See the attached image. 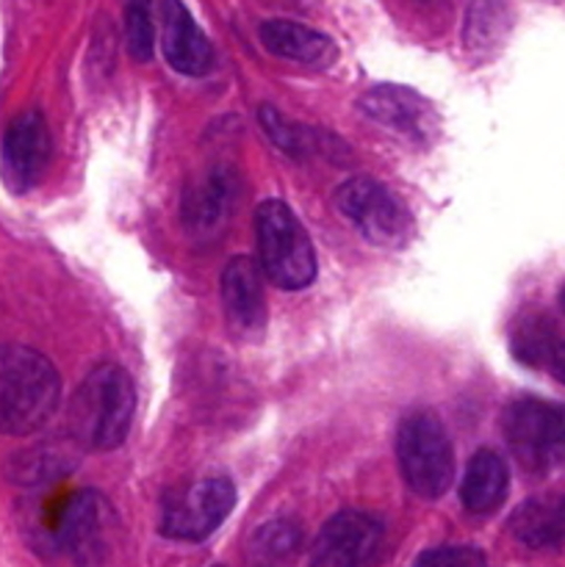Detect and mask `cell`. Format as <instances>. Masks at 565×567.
<instances>
[{
    "mask_svg": "<svg viewBox=\"0 0 565 567\" xmlns=\"http://www.w3.org/2000/svg\"><path fill=\"white\" fill-rule=\"evenodd\" d=\"M136 413V388L116 363H103L86 374L66 408V430L86 452L122 446Z\"/></svg>",
    "mask_w": 565,
    "mask_h": 567,
    "instance_id": "1",
    "label": "cell"
},
{
    "mask_svg": "<svg viewBox=\"0 0 565 567\" xmlns=\"http://www.w3.org/2000/svg\"><path fill=\"white\" fill-rule=\"evenodd\" d=\"M61 377L42 352L31 347H0V432L33 435L55 415Z\"/></svg>",
    "mask_w": 565,
    "mask_h": 567,
    "instance_id": "2",
    "label": "cell"
},
{
    "mask_svg": "<svg viewBox=\"0 0 565 567\" xmlns=\"http://www.w3.org/2000/svg\"><path fill=\"white\" fill-rule=\"evenodd\" d=\"M255 241L260 271L286 291H302L316 280V252L294 210L280 199H266L255 210Z\"/></svg>",
    "mask_w": 565,
    "mask_h": 567,
    "instance_id": "3",
    "label": "cell"
},
{
    "mask_svg": "<svg viewBox=\"0 0 565 567\" xmlns=\"http://www.w3.org/2000/svg\"><path fill=\"white\" fill-rule=\"evenodd\" d=\"M397 460L415 496L435 502L454 485V449L443 421L430 410L404 415L397 430Z\"/></svg>",
    "mask_w": 565,
    "mask_h": 567,
    "instance_id": "4",
    "label": "cell"
},
{
    "mask_svg": "<svg viewBox=\"0 0 565 567\" xmlns=\"http://www.w3.org/2000/svg\"><path fill=\"white\" fill-rule=\"evenodd\" d=\"M336 205L355 230L374 247L399 249L413 238L415 221L408 205L371 177H352L336 192Z\"/></svg>",
    "mask_w": 565,
    "mask_h": 567,
    "instance_id": "5",
    "label": "cell"
},
{
    "mask_svg": "<svg viewBox=\"0 0 565 567\" xmlns=\"http://www.w3.org/2000/svg\"><path fill=\"white\" fill-rule=\"evenodd\" d=\"M504 437L530 471H565V408L521 399L504 410Z\"/></svg>",
    "mask_w": 565,
    "mask_h": 567,
    "instance_id": "6",
    "label": "cell"
},
{
    "mask_svg": "<svg viewBox=\"0 0 565 567\" xmlns=\"http://www.w3.org/2000/svg\"><path fill=\"white\" fill-rule=\"evenodd\" d=\"M236 507V487L227 476H208L172 491L161 504V535L199 543L214 535Z\"/></svg>",
    "mask_w": 565,
    "mask_h": 567,
    "instance_id": "7",
    "label": "cell"
},
{
    "mask_svg": "<svg viewBox=\"0 0 565 567\" xmlns=\"http://www.w3.org/2000/svg\"><path fill=\"white\" fill-rule=\"evenodd\" d=\"M53 138L42 111L28 109L14 116L0 147V175L11 194H28L48 172Z\"/></svg>",
    "mask_w": 565,
    "mask_h": 567,
    "instance_id": "8",
    "label": "cell"
},
{
    "mask_svg": "<svg viewBox=\"0 0 565 567\" xmlns=\"http://www.w3.org/2000/svg\"><path fill=\"white\" fill-rule=\"evenodd\" d=\"M111 509L103 496L81 491L66 496L59 524V551H66L78 567H100L109 548Z\"/></svg>",
    "mask_w": 565,
    "mask_h": 567,
    "instance_id": "9",
    "label": "cell"
},
{
    "mask_svg": "<svg viewBox=\"0 0 565 567\" xmlns=\"http://www.w3.org/2000/svg\"><path fill=\"white\" fill-rule=\"evenodd\" d=\"M380 520L358 509H347L332 515L319 532L308 567H366L380 548Z\"/></svg>",
    "mask_w": 565,
    "mask_h": 567,
    "instance_id": "10",
    "label": "cell"
},
{
    "mask_svg": "<svg viewBox=\"0 0 565 567\" xmlns=\"http://www.w3.org/2000/svg\"><path fill=\"white\" fill-rule=\"evenodd\" d=\"M358 105L360 114L413 144L432 142L438 133L435 109L413 89L382 83V86L369 89Z\"/></svg>",
    "mask_w": 565,
    "mask_h": 567,
    "instance_id": "11",
    "label": "cell"
},
{
    "mask_svg": "<svg viewBox=\"0 0 565 567\" xmlns=\"http://www.w3.org/2000/svg\"><path fill=\"white\" fill-rule=\"evenodd\" d=\"M222 305L233 336L258 341L266 330L264 271L255 260L233 258L222 271Z\"/></svg>",
    "mask_w": 565,
    "mask_h": 567,
    "instance_id": "12",
    "label": "cell"
},
{
    "mask_svg": "<svg viewBox=\"0 0 565 567\" xmlns=\"http://www.w3.org/2000/svg\"><path fill=\"white\" fill-rule=\"evenodd\" d=\"M161 48L172 70L181 75L199 78L214 70V48L183 0L161 3Z\"/></svg>",
    "mask_w": 565,
    "mask_h": 567,
    "instance_id": "13",
    "label": "cell"
},
{
    "mask_svg": "<svg viewBox=\"0 0 565 567\" xmlns=\"http://www.w3.org/2000/svg\"><path fill=\"white\" fill-rule=\"evenodd\" d=\"M233 199H236V181L230 172L214 169L199 181H192L183 194V225L188 236L199 241L214 238L230 219Z\"/></svg>",
    "mask_w": 565,
    "mask_h": 567,
    "instance_id": "14",
    "label": "cell"
},
{
    "mask_svg": "<svg viewBox=\"0 0 565 567\" xmlns=\"http://www.w3.org/2000/svg\"><path fill=\"white\" fill-rule=\"evenodd\" d=\"M510 535L532 551H548L565 543V496H532L510 515Z\"/></svg>",
    "mask_w": 565,
    "mask_h": 567,
    "instance_id": "15",
    "label": "cell"
},
{
    "mask_svg": "<svg viewBox=\"0 0 565 567\" xmlns=\"http://www.w3.org/2000/svg\"><path fill=\"white\" fill-rule=\"evenodd\" d=\"M510 493L507 463L491 449H482L465 465L463 482H460V498L463 507L474 515L496 513Z\"/></svg>",
    "mask_w": 565,
    "mask_h": 567,
    "instance_id": "16",
    "label": "cell"
},
{
    "mask_svg": "<svg viewBox=\"0 0 565 567\" xmlns=\"http://www.w3.org/2000/svg\"><path fill=\"white\" fill-rule=\"evenodd\" d=\"M260 42L280 59L297 61V64L305 66H330L332 59H336V44H332L330 37L291 20L264 22L260 25Z\"/></svg>",
    "mask_w": 565,
    "mask_h": 567,
    "instance_id": "17",
    "label": "cell"
},
{
    "mask_svg": "<svg viewBox=\"0 0 565 567\" xmlns=\"http://www.w3.org/2000/svg\"><path fill=\"white\" fill-rule=\"evenodd\" d=\"M258 120L264 125L266 136L288 155H297V158H308V155H330V142L338 138L325 136V133L314 131V127H305L299 122L282 116L275 105H264L258 111Z\"/></svg>",
    "mask_w": 565,
    "mask_h": 567,
    "instance_id": "18",
    "label": "cell"
},
{
    "mask_svg": "<svg viewBox=\"0 0 565 567\" xmlns=\"http://www.w3.org/2000/svg\"><path fill=\"white\" fill-rule=\"evenodd\" d=\"M510 347L513 354L526 365H546L548 360H554V332L552 321L541 313H524L513 324L510 332Z\"/></svg>",
    "mask_w": 565,
    "mask_h": 567,
    "instance_id": "19",
    "label": "cell"
},
{
    "mask_svg": "<svg viewBox=\"0 0 565 567\" xmlns=\"http://www.w3.org/2000/svg\"><path fill=\"white\" fill-rule=\"evenodd\" d=\"M504 3L502 0H471L469 14H465L463 42L474 53L496 48L504 37Z\"/></svg>",
    "mask_w": 565,
    "mask_h": 567,
    "instance_id": "20",
    "label": "cell"
},
{
    "mask_svg": "<svg viewBox=\"0 0 565 567\" xmlns=\"http://www.w3.org/2000/svg\"><path fill=\"white\" fill-rule=\"evenodd\" d=\"M70 471V465L64 463V457L50 449H31V452H22L11 460L9 476L20 485L37 487V485H50L59 476H64Z\"/></svg>",
    "mask_w": 565,
    "mask_h": 567,
    "instance_id": "21",
    "label": "cell"
},
{
    "mask_svg": "<svg viewBox=\"0 0 565 567\" xmlns=\"http://www.w3.org/2000/svg\"><path fill=\"white\" fill-rule=\"evenodd\" d=\"M125 42L136 61L153 59V0H127L125 3Z\"/></svg>",
    "mask_w": 565,
    "mask_h": 567,
    "instance_id": "22",
    "label": "cell"
},
{
    "mask_svg": "<svg viewBox=\"0 0 565 567\" xmlns=\"http://www.w3.org/2000/svg\"><path fill=\"white\" fill-rule=\"evenodd\" d=\"M302 543V529L294 520H269L253 535V554L260 559L291 557Z\"/></svg>",
    "mask_w": 565,
    "mask_h": 567,
    "instance_id": "23",
    "label": "cell"
},
{
    "mask_svg": "<svg viewBox=\"0 0 565 567\" xmlns=\"http://www.w3.org/2000/svg\"><path fill=\"white\" fill-rule=\"evenodd\" d=\"M413 567H487V559L474 546H441L421 554Z\"/></svg>",
    "mask_w": 565,
    "mask_h": 567,
    "instance_id": "24",
    "label": "cell"
},
{
    "mask_svg": "<svg viewBox=\"0 0 565 567\" xmlns=\"http://www.w3.org/2000/svg\"><path fill=\"white\" fill-rule=\"evenodd\" d=\"M552 365H554V374H557V380L565 385V343H563V347H557Z\"/></svg>",
    "mask_w": 565,
    "mask_h": 567,
    "instance_id": "25",
    "label": "cell"
},
{
    "mask_svg": "<svg viewBox=\"0 0 565 567\" xmlns=\"http://www.w3.org/2000/svg\"><path fill=\"white\" fill-rule=\"evenodd\" d=\"M559 305H563V310H565V288H563V293H559Z\"/></svg>",
    "mask_w": 565,
    "mask_h": 567,
    "instance_id": "26",
    "label": "cell"
}]
</instances>
